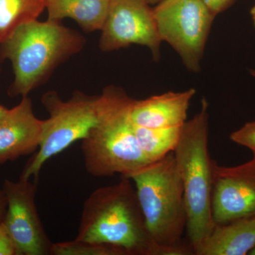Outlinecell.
<instances>
[{
  "mask_svg": "<svg viewBox=\"0 0 255 255\" xmlns=\"http://www.w3.org/2000/svg\"><path fill=\"white\" fill-rule=\"evenodd\" d=\"M125 177L135 185L146 227L159 255H195L189 241L183 239L187 209L173 152Z\"/></svg>",
  "mask_w": 255,
  "mask_h": 255,
  "instance_id": "1",
  "label": "cell"
},
{
  "mask_svg": "<svg viewBox=\"0 0 255 255\" xmlns=\"http://www.w3.org/2000/svg\"><path fill=\"white\" fill-rule=\"evenodd\" d=\"M78 241L110 245L126 255H159L151 239L131 179L96 189L84 203Z\"/></svg>",
  "mask_w": 255,
  "mask_h": 255,
  "instance_id": "2",
  "label": "cell"
},
{
  "mask_svg": "<svg viewBox=\"0 0 255 255\" xmlns=\"http://www.w3.org/2000/svg\"><path fill=\"white\" fill-rule=\"evenodd\" d=\"M85 43L81 33L60 21L37 19L18 28L0 44V59L9 60L14 73L8 95L28 96L44 84L60 64L80 53Z\"/></svg>",
  "mask_w": 255,
  "mask_h": 255,
  "instance_id": "3",
  "label": "cell"
},
{
  "mask_svg": "<svg viewBox=\"0 0 255 255\" xmlns=\"http://www.w3.org/2000/svg\"><path fill=\"white\" fill-rule=\"evenodd\" d=\"M209 136V103L203 98L199 113L183 125L173 150L184 189L186 233L194 254L216 226L211 211L215 161L210 157Z\"/></svg>",
  "mask_w": 255,
  "mask_h": 255,
  "instance_id": "4",
  "label": "cell"
},
{
  "mask_svg": "<svg viewBox=\"0 0 255 255\" xmlns=\"http://www.w3.org/2000/svg\"><path fill=\"white\" fill-rule=\"evenodd\" d=\"M102 92L106 100L103 117L82 140L85 169L94 177H127L152 162L144 155L134 134L130 117L134 99L114 85Z\"/></svg>",
  "mask_w": 255,
  "mask_h": 255,
  "instance_id": "5",
  "label": "cell"
},
{
  "mask_svg": "<svg viewBox=\"0 0 255 255\" xmlns=\"http://www.w3.org/2000/svg\"><path fill=\"white\" fill-rule=\"evenodd\" d=\"M42 105L49 114L44 120L41 144L30 158L20 177L38 180L42 167L48 159L63 152L74 142L82 140L97 127L103 117L105 97L75 92L64 101L56 92L49 91L41 98Z\"/></svg>",
  "mask_w": 255,
  "mask_h": 255,
  "instance_id": "6",
  "label": "cell"
},
{
  "mask_svg": "<svg viewBox=\"0 0 255 255\" xmlns=\"http://www.w3.org/2000/svg\"><path fill=\"white\" fill-rule=\"evenodd\" d=\"M153 13L161 41L173 48L188 70L199 73L216 16L203 0H162Z\"/></svg>",
  "mask_w": 255,
  "mask_h": 255,
  "instance_id": "7",
  "label": "cell"
},
{
  "mask_svg": "<svg viewBox=\"0 0 255 255\" xmlns=\"http://www.w3.org/2000/svg\"><path fill=\"white\" fill-rule=\"evenodd\" d=\"M2 189L7 206L1 223L14 244L16 255H51L53 243L36 209V183L21 177L16 182L5 179Z\"/></svg>",
  "mask_w": 255,
  "mask_h": 255,
  "instance_id": "8",
  "label": "cell"
},
{
  "mask_svg": "<svg viewBox=\"0 0 255 255\" xmlns=\"http://www.w3.org/2000/svg\"><path fill=\"white\" fill-rule=\"evenodd\" d=\"M150 5L147 0H110L101 30L100 50L112 52L140 45L148 48L159 61L162 41Z\"/></svg>",
  "mask_w": 255,
  "mask_h": 255,
  "instance_id": "9",
  "label": "cell"
},
{
  "mask_svg": "<svg viewBox=\"0 0 255 255\" xmlns=\"http://www.w3.org/2000/svg\"><path fill=\"white\" fill-rule=\"evenodd\" d=\"M211 211L215 225L255 217V159L234 167L215 161Z\"/></svg>",
  "mask_w": 255,
  "mask_h": 255,
  "instance_id": "10",
  "label": "cell"
},
{
  "mask_svg": "<svg viewBox=\"0 0 255 255\" xmlns=\"http://www.w3.org/2000/svg\"><path fill=\"white\" fill-rule=\"evenodd\" d=\"M43 123L35 115L28 96L6 109L0 117V164L33 153L41 144Z\"/></svg>",
  "mask_w": 255,
  "mask_h": 255,
  "instance_id": "11",
  "label": "cell"
},
{
  "mask_svg": "<svg viewBox=\"0 0 255 255\" xmlns=\"http://www.w3.org/2000/svg\"><path fill=\"white\" fill-rule=\"evenodd\" d=\"M195 94V89L191 88L134 100L130 115L132 124L149 128L182 127L187 122L188 110Z\"/></svg>",
  "mask_w": 255,
  "mask_h": 255,
  "instance_id": "12",
  "label": "cell"
},
{
  "mask_svg": "<svg viewBox=\"0 0 255 255\" xmlns=\"http://www.w3.org/2000/svg\"><path fill=\"white\" fill-rule=\"evenodd\" d=\"M255 248V217L216 225L195 255H246Z\"/></svg>",
  "mask_w": 255,
  "mask_h": 255,
  "instance_id": "13",
  "label": "cell"
},
{
  "mask_svg": "<svg viewBox=\"0 0 255 255\" xmlns=\"http://www.w3.org/2000/svg\"><path fill=\"white\" fill-rule=\"evenodd\" d=\"M110 0H45L48 19L71 18L87 33L101 31Z\"/></svg>",
  "mask_w": 255,
  "mask_h": 255,
  "instance_id": "14",
  "label": "cell"
},
{
  "mask_svg": "<svg viewBox=\"0 0 255 255\" xmlns=\"http://www.w3.org/2000/svg\"><path fill=\"white\" fill-rule=\"evenodd\" d=\"M45 9V0H0V44L21 26L37 20Z\"/></svg>",
  "mask_w": 255,
  "mask_h": 255,
  "instance_id": "15",
  "label": "cell"
},
{
  "mask_svg": "<svg viewBox=\"0 0 255 255\" xmlns=\"http://www.w3.org/2000/svg\"><path fill=\"white\" fill-rule=\"evenodd\" d=\"M132 128L140 149L150 162L158 160L169 152H173L182 128V127L149 128L133 124Z\"/></svg>",
  "mask_w": 255,
  "mask_h": 255,
  "instance_id": "16",
  "label": "cell"
},
{
  "mask_svg": "<svg viewBox=\"0 0 255 255\" xmlns=\"http://www.w3.org/2000/svg\"><path fill=\"white\" fill-rule=\"evenodd\" d=\"M51 255H126L122 250L110 245L75 239L53 243Z\"/></svg>",
  "mask_w": 255,
  "mask_h": 255,
  "instance_id": "17",
  "label": "cell"
},
{
  "mask_svg": "<svg viewBox=\"0 0 255 255\" xmlns=\"http://www.w3.org/2000/svg\"><path fill=\"white\" fill-rule=\"evenodd\" d=\"M230 138L235 143L249 149L255 159V121L248 122L237 130L231 132Z\"/></svg>",
  "mask_w": 255,
  "mask_h": 255,
  "instance_id": "18",
  "label": "cell"
},
{
  "mask_svg": "<svg viewBox=\"0 0 255 255\" xmlns=\"http://www.w3.org/2000/svg\"><path fill=\"white\" fill-rule=\"evenodd\" d=\"M0 255H16L14 244L1 222H0Z\"/></svg>",
  "mask_w": 255,
  "mask_h": 255,
  "instance_id": "19",
  "label": "cell"
},
{
  "mask_svg": "<svg viewBox=\"0 0 255 255\" xmlns=\"http://www.w3.org/2000/svg\"><path fill=\"white\" fill-rule=\"evenodd\" d=\"M236 0H203L215 16L231 7Z\"/></svg>",
  "mask_w": 255,
  "mask_h": 255,
  "instance_id": "20",
  "label": "cell"
},
{
  "mask_svg": "<svg viewBox=\"0 0 255 255\" xmlns=\"http://www.w3.org/2000/svg\"><path fill=\"white\" fill-rule=\"evenodd\" d=\"M6 198L3 189H0V222L3 221L6 211Z\"/></svg>",
  "mask_w": 255,
  "mask_h": 255,
  "instance_id": "21",
  "label": "cell"
},
{
  "mask_svg": "<svg viewBox=\"0 0 255 255\" xmlns=\"http://www.w3.org/2000/svg\"><path fill=\"white\" fill-rule=\"evenodd\" d=\"M251 15L252 20H253V24H254L255 27V4L252 7L251 10Z\"/></svg>",
  "mask_w": 255,
  "mask_h": 255,
  "instance_id": "22",
  "label": "cell"
},
{
  "mask_svg": "<svg viewBox=\"0 0 255 255\" xmlns=\"http://www.w3.org/2000/svg\"><path fill=\"white\" fill-rule=\"evenodd\" d=\"M161 1H162V0H147L150 4H157L160 2Z\"/></svg>",
  "mask_w": 255,
  "mask_h": 255,
  "instance_id": "23",
  "label": "cell"
},
{
  "mask_svg": "<svg viewBox=\"0 0 255 255\" xmlns=\"http://www.w3.org/2000/svg\"><path fill=\"white\" fill-rule=\"evenodd\" d=\"M5 110H6V108L3 107V106L0 105V117L4 113Z\"/></svg>",
  "mask_w": 255,
  "mask_h": 255,
  "instance_id": "24",
  "label": "cell"
},
{
  "mask_svg": "<svg viewBox=\"0 0 255 255\" xmlns=\"http://www.w3.org/2000/svg\"><path fill=\"white\" fill-rule=\"evenodd\" d=\"M251 74L252 76L254 77V78H255V70H251Z\"/></svg>",
  "mask_w": 255,
  "mask_h": 255,
  "instance_id": "25",
  "label": "cell"
},
{
  "mask_svg": "<svg viewBox=\"0 0 255 255\" xmlns=\"http://www.w3.org/2000/svg\"><path fill=\"white\" fill-rule=\"evenodd\" d=\"M250 255H255V248L253 250V251H251V253H250Z\"/></svg>",
  "mask_w": 255,
  "mask_h": 255,
  "instance_id": "26",
  "label": "cell"
},
{
  "mask_svg": "<svg viewBox=\"0 0 255 255\" xmlns=\"http://www.w3.org/2000/svg\"><path fill=\"white\" fill-rule=\"evenodd\" d=\"M0 72H1V67H0Z\"/></svg>",
  "mask_w": 255,
  "mask_h": 255,
  "instance_id": "27",
  "label": "cell"
}]
</instances>
